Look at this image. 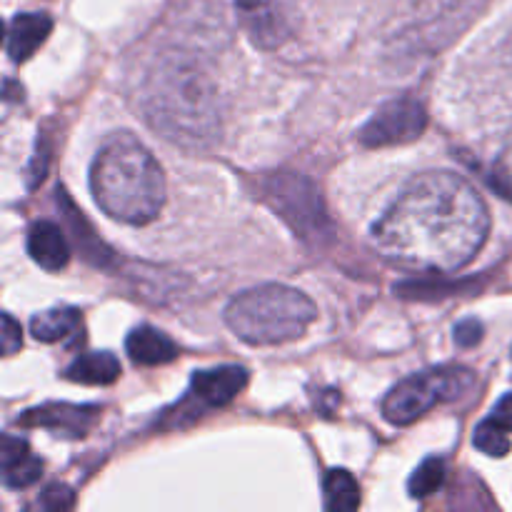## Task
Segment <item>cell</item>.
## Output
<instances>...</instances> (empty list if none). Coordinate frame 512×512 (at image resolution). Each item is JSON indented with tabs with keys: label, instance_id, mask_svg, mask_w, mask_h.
I'll list each match as a JSON object with an SVG mask.
<instances>
[{
	"label": "cell",
	"instance_id": "6da1fadb",
	"mask_svg": "<svg viewBox=\"0 0 512 512\" xmlns=\"http://www.w3.org/2000/svg\"><path fill=\"white\" fill-rule=\"evenodd\" d=\"M490 233V213L463 175L430 170L415 175L373 225L375 250L395 268L455 273L465 268Z\"/></svg>",
	"mask_w": 512,
	"mask_h": 512
},
{
	"label": "cell",
	"instance_id": "7a4b0ae2",
	"mask_svg": "<svg viewBox=\"0 0 512 512\" xmlns=\"http://www.w3.org/2000/svg\"><path fill=\"white\" fill-rule=\"evenodd\" d=\"M90 190L103 213L125 225H148L165 205V175L133 135H110L90 165Z\"/></svg>",
	"mask_w": 512,
	"mask_h": 512
},
{
	"label": "cell",
	"instance_id": "3957f363",
	"mask_svg": "<svg viewBox=\"0 0 512 512\" xmlns=\"http://www.w3.org/2000/svg\"><path fill=\"white\" fill-rule=\"evenodd\" d=\"M315 315V303L303 290L265 283L235 295L225 308V323L248 345H283L298 340Z\"/></svg>",
	"mask_w": 512,
	"mask_h": 512
},
{
	"label": "cell",
	"instance_id": "277c9868",
	"mask_svg": "<svg viewBox=\"0 0 512 512\" xmlns=\"http://www.w3.org/2000/svg\"><path fill=\"white\" fill-rule=\"evenodd\" d=\"M213 93L198 73H170L158 78L155 93H150V120L155 128H163L165 135L180 140H198L213 135L215 120Z\"/></svg>",
	"mask_w": 512,
	"mask_h": 512
},
{
	"label": "cell",
	"instance_id": "5b68a950",
	"mask_svg": "<svg viewBox=\"0 0 512 512\" xmlns=\"http://www.w3.org/2000/svg\"><path fill=\"white\" fill-rule=\"evenodd\" d=\"M475 385V375L463 365H443V368L415 373L400 380L383 400V415L393 425H413L438 403H450L468 393Z\"/></svg>",
	"mask_w": 512,
	"mask_h": 512
},
{
	"label": "cell",
	"instance_id": "8992f818",
	"mask_svg": "<svg viewBox=\"0 0 512 512\" xmlns=\"http://www.w3.org/2000/svg\"><path fill=\"white\" fill-rule=\"evenodd\" d=\"M265 195H268L270 205L278 210V215H283L298 235L308 240H320L323 235H328L330 223L323 200L308 178L280 173L268 180Z\"/></svg>",
	"mask_w": 512,
	"mask_h": 512
},
{
	"label": "cell",
	"instance_id": "52a82bcc",
	"mask_svg": "<svg viewBox=\"0 0 512 512\" xmlns=\"http://www.w3.org/2000/svg\"><path fill=\"white\" fill-rule=\"evenodd\" d=\"M428 128V113L415 98L388 100L375 110L373 118L360 128V143L365 148H388L410 143Z\"/></svg>",
	"mask_w": 512,
	"mask_h": 512
},
{
	"label": "cell",
	"instance_id": "ba28073f",
	"mask_svg": "<svg viewBox=\"0 0 512 512\" xmlns=\"http://www.w3.org/2000/svg\"><path fill=\"white\" fill-rule=\"evenodd\" d=\"M100 410L95 405H70V403H45L40 408L25 410L18 418L23 428H43L60 438L78 440L93 430L98 423Z\"/></svg>",
	"mask_w": 512,
	"mask_h": 512
},
{
	"label": "cell",
	"instance_id": "9c48e42d",
	"mask_svg": "<svg viewBox=\"0 0 512 512\" xmlns=\"http://www.w3.org/2000/svg\"><path fill=\"white\" fill-rule=\"evenodd\" d=\"M248 385V370L240 365H220V368L198 370L190 380V393L205 408H225L233 403Z\"/></svg>",
	"mask_w": 512,
	"mask_h": 512
},
{
	"label": "cell",
	"instance_id": "30bf717a",
	"mask_svg": "<svg viewBox=\"0 0 512 512\" xmlns=\"http://www.w3.org/2000/svg\"><path fill=\"white\" fill-rule=\"evenodd\" d=\"M0 470H3V480L8 488L23 490L38 483L40 475H43V460H38L30 453V445L23 438L3 435V445H0Z\"/></svg>",
	"mask_w": 512,
	"mask_h": 512
},
{
	"label": "cell",
	"instance_id": "8fae6325",
	"mask_svg": "<svg viewBox=\"0 0 512 512\" xmlns=\"http://www.w3.org/2000/svg\"><path fill=\"white\" fill-rule=\"evenodd\" d=\"M28 253L48 273H60L70 263V245L63 230L50 220H38L28 230Z\"/></svg>",
	"mask_w": 512,
	"mask_h": 512
},
{
	"label": "cell",
	"instance_id": "7c38bea8",
	"mask_svg": "<svg viewBox=\"0 0 512 512\" xmlns=\"http://www.w3.org/2000/svg\"><path fill=\"white\" fill-rule=\"evenodd\" d=\"M50 30H53V18L45 13H18L10 20L8 28V40H5V48H8L10 60L15 63H23V60L33 58L35 50L48 40Z\"/></svg>",
	"mask_w": 512,
	"mask_h": 512
},
{
	"label": "cell",
	"instance_id": "4fadbf2b",
	"mask_svg": "<svg viewBox=\"0 0 512 512\" xmlns=\"http://www.w3.org/2000/svg\"><path fill=\"white\" fill-rule=\"evenodd\" d=\"M125 350H128L130 360L135 365H143V368L173 363L178 358V345L153 325H138V328L130 330L128 340H125Z\"/></svg>",
	"mask_w": 512,
	"mask_h": 512
},
{
	"label": "cell",
	"instance_id": "5bb4252c",
	"mask_svg": "<svg viewBox=\"0 0 512 512\" xmlns=\"http://www.w3.org/2000/svg\"><path fill=\"white\" fill-rule=\"evenodd\" d=\"M120 375V360L108 350L78 355L65 370V378L80 385H110Z\"/></svg>",
	"mask_w": 512,
	"mask_h": 512
},
{
	"label": "cell",
	"instance_id": "9a60e30c",
	"mask_svg": "<svg viewBox=\"0 0 512 512\" xmlns=\"http://www.w3.org/2000/svg\"><path fill=\"white\" fill-rule=\"evenodd\" d=\"M80 330V313L75 308H53L30 320V333L40 343H60Z\"/></svg>",
	"mask_w": 512,
	"mask_h": 512
},
{
	"label": "cell",
	"instance_id": "2e32d148",
	"mask_svg": "<svg viewBox=\"0 0 512 512\" xmlns=\"http://www.w3.org/2000/svg\"><path fill=\"white\" fill-rule=\"evenodd\" d=\"M323 490H325V508L328 510L350 512L360 505L358 480H355L348 470H340V468L328 470L323 480Z\"/></svg>",
	"mask_w": 512,
	"mask_h": 512
},
{
	"label": "cell",
	"instance_id": "e0dca14e",
	"mask_svg": "<svg viewBox=\"0 0 512 512\" xmlns=\"http://www.w3.org/2000/svg\"><path fill=\"white\" fill-rule=\"evenodd\" d=\"M445 483V463L440 458H428L418 465L408 480L410 498L425 500L433 493H438L440 485Z\"/></svg>",
	"mask_w": 512,
	"mask_h": 512
},
{
	"label": "cell",
	"instance_id": "ac0fdd59",
	"mask_svg": "<svg viewBox=\"0 0 512 512\" xmlns=\"http://www.w3.org/2000/svg\"><path fill=\"white\" fill-rule=\"evenodd\" d=\"M475 448L480 453L490 455V458H505L510 453V438H508V430L500 428L498 423L493 420H485V423L478 425L475 430V438H473Z\"/></svg>",
	"mask_w": 512,
	"mask_h": 512
},
{
	"label": "cell",
	"instance_id": "d6986e66",
	"mask_svg": "<svg viewBox=\"0 0 512 512\" xmlns=\"http://www.w3.org/2000/svg\"><path fill=\"white\" fill-rule=\"evenodd\" d=\"M493 188L498 190L500 195L512 200V143L505 148V153L500 155L498 163H495L493 170Z\"/></svg>",
	"mask_w": 512,
	"mask_h": 512
},
{
	"label": "cell",
	"instance_id": "ffe728a7",
	"mask_svg": "<svg viewBox=\"0 0 512 512\" xmlns=\"http://www.w3.org/2000/svg\"><path fill=\"white\" fill-rule=\"evenodd\" d=\"M38 503L43 510H68L73 508L75 495L68 485H50V488L40 495Z\"/></svg>",
	"mask_w": 512,
	"mask_h": 512
},
{
	"label": "cell",
	"instance_id": "44dd1931",
	"mask_svg": "<svg viewBox=\"0 0 512 512\" xmlns=\"http://www.w3.org/2000/svg\"><path fill=\"white\" fill-rule=\"evenodd\" d=\"M480 340H483V325L475 318H468L463 320V323L455 325V343H458L460 348H475Z\"/></svg>",
	"mask_w": 512,
	"mask_h": 512
},
{
	"label": "cell",
	"instance_id": "7402d4cb",
	"mask_svg": "<svg viewBox=\"0 0 512 512\" xmlns=\"http://www.w3.org/2000/svg\"><path fill=\"white\" fill-rule=\"evenodd\" d=\"M23 345V335H20V325L15 323L13 315L3 313V353L15 355Z\"/></svg>",
	"mask_w": 512,
	"mask_h": 512
},
{
	"label": "cell",
	"instance_id": "603a6c76",
	"mask_svg": "<svg viewBox=\"0 0 512 512\" xmlns=\"http://www.w3.org/2000/svg\"><path fill=\"white\" fill-rule=\"evenodd\" d=\"M490 420H493V423H498L500 428L508 430V433H512V393L505 395V398L495 405Z\"/></svg>",
	"mask_w": 512,
	"mask_h": 512
},
{
	"label": "cell",
	"instance_id": "cb8c5ba5",
	"mask_svg": "<svg viewBox=\"0 0 512 512\" xmlns=\"http://www.w3.org/2000/svg\"><path fill=\"white\" fill-rule=\"evenodd\" d=\"M238 5L245 13H260V10L268 8L270 0H238Z\"/></svg>",
	"mask_w": 512,
	"mask_h": 512
}]
</instances>
